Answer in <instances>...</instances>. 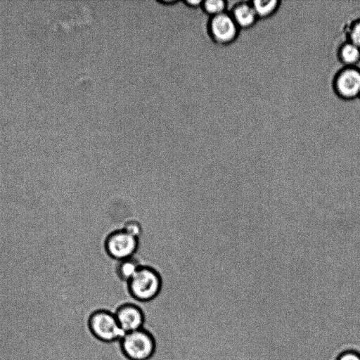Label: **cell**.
I'll use <instances>...</instances> for the list:
<instances>
[{"label": "cell", "mask_w": 360, "mask_h": 360, "mask_svg": "<svg viewBox=\"0 0 360 360\" xmlns=\"http://www.w3.org/2000/svg\"><path fill=\"white\" fill-rule=\"evenodd\" d=\"M353 44L360 48V22L356 24L351 33Z\"/></svg>", "instance_id": "cell-15"}, {"label": "cell", "mask_w": 360, "mask_h": 360, "mask_svg": "<svg viewBox=\"0 0 360 360\" xmlns=\"http://www.w3.org/2000/svg\"><path fill=\"white\" fill-rule=\"evenodd\" d=\"M141 265L134 257L118 261L116 266L117 277L126 283L136 274Z\"/></svg>", "instance_id": "cell-8"}, {"label": "cell", "mask_w": 360, "mask_h": 360, "mask_svg": "<svg viewBox=\"0 0 360 360\" xmlns=\"http://www.w3.org/2000/svg\"><path fill=\"white\" fill-rule=\"evenodd\" d=\"M205 13L212 16L223 13L225 2L221 0L202 1L201 7Z\"/></svg>", "instance_id": "cell-10"}, {"label": "cell", "mask_w": 360, "mask_h": 360, "mask_svg": "<svg viewBox=\"0 0 360 360\" xmlns=\"http://www.w3.org/2000/svg\"><path fill=\"white\" fill-rule=\"evenodd\" d=\"M89 326L92 334L105 342L119 341L125 334L115 314L108 310L94 311L89 318Z\"/></svg>", "instance_id": "cell-3"}, {"label": "cell", "mask_w": 360, "mask_h": 360, "mask_svg": "<svg viewBox=\"0 0 360 360\" xmlns=\"http://www.w3.org/2000/svg\"><path fill=\"white\" fill-rule=\"evenodd\" d=\"M139 248V238L124 229L114 231L105 239L104 248L112 259L120 261L134 257Z\"/></svg>", "instance_id": "cell-4"}, {"label": "cell", "mask_w": 360, "mask_h": 360, "mask_svg": "<svg viewBox=\"0 0 360 360\" xmlns=\"http://www.w3.org/2000/svg\"><path fill=\"white\" fill-rule=\"evenodd\" d=\"M122 229L137 238L141 235L143 231L141 224L136 220L127 221Z\"/></svg>", "instance_id": "cell-13"}, {"label": "cell", "mask_w": 360, "mask_h": 360, "mask_svg": "<svg viewBox=\"0 0 360 360\" xmlns=\"http://www.w3.org/2000/svg\"><path fill=\"white\" fill-rule=\"evenodd\" d=\"M117 322L125 333L143 328L144 314L137 304L127 302L120 305L115 312Z\"/></svg>", "instance_id": "cell-5"}, {"label": "cell", "mask_w": 360, "mask_h": 360, "mask_svg": "<svg viewBox=\"0 0 360 360\" xmlns=\"http://www.w3.org/2000/svg\"><path fill=\"white\" fill-rule=\"evenodd\" d=\"M342 56L345 62L354 63L360 56L359 48L354 44H347L342 49Z\"/></svg>", "instance_id": "cell-12"}, {"label": "cell", "mask_w": 360, "mask_h": 360, "mask_svg": "<svg viewBox=\"0 0 360 360\" xmlns=\"http://www.w3.org/2000/svg\"><path fill=\"white\" fill-rule=\"evenodd\" d=\"M202 1L200 0H186L184 1V4L190 8H197L201 7Z\"/></svg>", "instance_id": "cell-16"}, {"label": "cell", "mask_w": 360, "mask_h": 360, "mask_svg": "<svg viewBox=\"0 0 360 360\" xmlns=\"http://www.w3.org/2000/svg\"><path fill=\"white\" fill-rule=\"evenodd\" d=\"M126 284L130 297L140 302L156 299L163 288L162 276L157 270L148 266H141Z\"/></svg>", "instance_id": "cell-1"}, {"label": "cell", "mask_w": 360, "mask_h": 360, "mask_svg": "<svg viewBox=\"0 0 360 360\" xmlns=\"http://www.w3.org/2000/svg\"><path fill=\"white\" fill-rule=\"evenodd\" d=\"M208 33L217 43H226L233 39L236 27L233 19L225 13L212 16L207 25Z\"/></svg>", "instance_id": "cell-6"}, {"label": "cell", "mask_w": 360, "mask_h": 360, "mask_svg": "<svg viewBox=\"0 0 360 360\" xmlns=\"http://www.w3.org/2000/svg\"><path fill=\"white\" fill-rule=\"evenodd\" d=\"M335 360H360V352L354 349H347L341 352Z\"/></svg>", "instance_id": "cell-14"}, {"label": "cell", "mask_w": 360, "mask_h": 360, "mask_svg": "<svg viewBox=\"0 0 360 360\" xmlns=\"http://www.w3.org/2000/svg\"><path fill=\"white\" fill-rule=\"evenodd\" d=\"M119 342L122 352L129 360H148L155 353V340L143 328L125 333Z\"/></svg>", "instance_id": "cell-2"}, {"label": "cell", "mask_w": 360, "mask_h": 360, "mask_svg": "<svg viewBox=\"0 0 360 360\" xmlns=\"http://www.w3.org/2000/svg\"><path fill=\"white\" fill-rule=\"evenodd\" d=\"M277 1L276 0H256L254 1V10L256 14L264 16L269 14L276 8Z\"/></svg>", "instance_id": "cell-11"}, {"label": "cell", "mask_w": 360, "mask_h": 360, "mask_svg": "<svg viewBox=\"0 0 360 360\" xmlns=\"http://www.w3.org/2000/svg\"><path fill=\"white\" fill-rule=\"evenodd\" d=\"M338 87L345 96L357 95L360 93V72L355 70H345L338 79Z\"/></svg>", "instance_id": "cell-7"}, {"label": "cell", "mask_w": 360, "mask_h": 360, "mask_svg": "<svg viewBox=\"0 0 360 360\" xmlns=\"http://www.w3.org/2000/svg\"><path fill=\"white\" fill-rule=\"evenodd\" d=\"M233 14L236 22L243 27L250 25L255 21L256 16L254 8L246 4L236 7Z\"/></svg>", "instance_id": "cell-9"}, {"label": "cell", "mask_w": 360, "mask_h": 360, "mask_svg": "<svg viewBox=\"0 0 360 360\" xmlns=\"http://www.w3.org/2000/svg\"><path fill=\"white\" fill-rule=\"evenodd\" d=\"M177 1H174V0H170V1H167V0H164V1H160V4H167V5H172V4H176Z\"/></svg>", "instance_id": "cell-17"}]
</instances>
